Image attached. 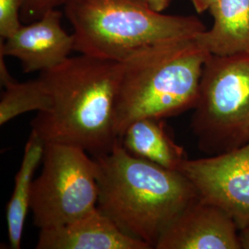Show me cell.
Returning a JSON list of instances; mask_svg holds the SVG:
<instances>
[{
  "mask_svg": "<svg viewBox=\"0 0 249 249\" xmlns=\"http://www.w3.org/2000/svg\"><path fill=\"white\" fill-rule=\"evenodd\" d=\"M121 63L80 53L40 72L50 96L49 108L38 112L32 131L45 143L79 147L97 157L119 143L116 100Z\"/></svg>",
  "mask_w": 249,
  "mask_h": 249,
  "instance_id": "obj_1",
  "label": "cell"
},
{
  "mask_svg": "<svg viewBox=\"0 0 249 249\" xmlns=\"http://www.w3.org/2000/svg\"><path fill=\"white\" fill-rule=\"evenodd\" d=\"M97 163V208L124 233L155 249L160 234L188 205L196 188L178 170L125 151L119 143Z\"/></svg>",
  "mask_w": 249,
  "mask_h": 249,
  "instance_id": "obj_2",
  "label": "cell"
},
{
  "mask_svg": "<svg viewBox=\"0 0 249 249\" xmlns=\"http://www.w3.org/2000/svg\"><path fill=\"white\" fill-rule=\"evenodd\" d=\"M210 55L195 36L151 45L121 61L116 100L118 138L137 120L164 119L193 109Z\"/></svg>",
  "mask_w": 249,
  "mask_h": 249,
  "instance_id": "obj_3",
  "label": "cell"
},
{
  "mask_svg": "<svg viewBox=\"0 0 249 249\" xmlns=\"http://www.w3.org/2000/svg\"><path fill=\"white\" fill-rule=\"evenodd\" d=\"M64 7L74 50L118 62L146 47L206 30L194 16L165 15L145 0H68Z\"/></svg>",
  "mask_w": 249,
  "mask_h": 249,
  "instance_id": "obj_4",
  "label": "cell"
},
{
  "mask_svg": "<svg viewBox=\"0 0 249 249\" xmlns=\"http://www.w3.org/2000/svg\"><path fill=\"white\" fill-rule=\"evenodd\" d=\"M193 110L200 151L216 155L249 142V52L208 57Z\"/></svg>",
  "mask_w": 249,
  "mask_h": 249,
  "instance_id": "obj_5",
  "label": "cell"
},
{
  "mask_svg": "<svg viewBox=\"0 0 249 249\" xmlns=\"http://www.w3.org/2000/svg\"><path fill=\"white\" fill-rule=\"evenodd\" d=\"M42 164L31 198L39 229L70 223L97 207V163L88 152L72 145L45 143Z\"/></svg>",
  "mask_w": 249,
  "mask_h": 249,
  "instance_id": "obj_6",
  "label": "cell"
},
{
  "mask_svg": "<svg viewBox=\"0 0 249 249\" xmlns=\"http://www.w3.org/2000/svg\"><path fill=\"white\" fill-rule=\"evenodd\" d=\"M178 171L198 198L228 214L238 230L249 223V142L211 157L185 160Z\"/></svg>",
  "mask_w": 249,
  "mask_h": 249,
  "instance_id": "obj_7",
  "label": "cell"
},
{
  "mask_svg": "<svg viewBox=\"0 0 249 249\" xmlns=\"http://www.w3.org/2000/svg\"><path fill=\"white\" fill-rule=\"evenodd\" d=\"M62 13L46 12L28 25H21L9 38L1 40L0 54L19 60L23 71L43 72L60 65L74 50V36L61 26Z\"/></svg>",
  "mask_w": 249,
  "mask_h": 249,
  "instance_id": "obj_8",
  "label": "cell"
},
{
  "mask_svg": "<svg viewBox=\"0 0 249 249\" xmlns=\"http://www.w3.org/2000/svg\"><path fill=\"white\" fill-rule=\"evenodd\" d=\"M156 249H241L238 227L223 210L197 198L170 223Z\"/></svg>",
  "mask_w": 249,
  "mask_h": 249,
  "instance_id": "obj_9",
  "label": "cell"
},
{
  "mask_svg": "<svg viewBox=\"0 0 249 249\" xmlns=\"http://www.w3.org/2000/svg\"><path fill=\"white\" fill-rule=\"evenodd\" d=\"M37 249H151L124 233L98 208L70 223L40 229Z\"/></svg>",
  "mask_w": 249,
  "mask_h": 249,
  "instance_id": "obj_10",
  "label": "cell"
},
{
  "mask_svg": "<svg viewBox=\"0 0 249 249\" xmlns=\"http://www.w3.org/2000/svg\"><path fill=\"white\" fill-rule=\"evenodd\" d=\"M213 24L196 36L214 55L249 52V0H219L210 9Z\"/></svg>",
  "mask_w": 249,
  "mask_h": 249,
  "instance_id": "obj_11",
  "label": "cell"
},
{
  "mask_svg": "<svg viewBox=\"0 0 249 249\" xmlns=\"http://www.w3.org/2000/svg\"><path fill=\"white\" fill-rule=\"evenodd\" d=\"M119 142L130 154L167 169L178 171L187 159L184 148L167 132L163 119L135 121L125 128Z\"/></svg>",
  "mask_w": 249,
  "mask_h": 249,
  "instance_id": "obj_12",
  "label": "cell"
},
{
  "mask_svg": "<svg viewBox=\"0 0 249 249\" xmlns=\"http://www.w3.org/2000/svg\"><path fill=\"white\" fill-rule=\"evenodd\" d=\"M45 143L35 132L27 141L22 160L15 177L14 189L7 205L9 247L20 249L28 211L31 210L34 174L43 159Z\"/></svg>",
  "mask_w": 249,
  "mask_h": 249,
  "instance_id": "obj_13",
  "label": "cell"
},
{
  "mask_svg": "<svg viewBox=\"0 0 249 249\" xmlns=\"http://www.w3.org/2000/svg\"><path fill=\"white\" fill-rule=\"evenodd\" d=\"M0 77L5 87L0 101L1 125L25 113L43 112L49 108V93L39 78L25 82H17L9 75L4 62L0 64Z\"/></svg>",
  "mask_w": 249,
  "mask_h": 249,
  "instance_id": "obj_14",
  "label": "cell"
},
{
  "mask_svg": "<svg viewBox=\"0 0 249 249\" xmlns=\"http://www.w3.org/2000/svg\"><path fill=\"white\" fill-rule=\"evenodd\" d=\"M24 0H0V36L5 40L21 26L20 16Z\"/></svg>",
  "mask_w": 249,
  "mask_h": 249,
  "instance_id": "obj_15",
  "label": "cell"
},
{
  "mask_svg": "<svg viewBox=\"0 0 249 249\" xmlns=\"http://www.w3.org/2000/svg\"><path fill=\"white\" fill-rule=\"evenodd\" d=\"M68 0H24L21 16L30 20L41 18L46 12L64 6Z\"/></svg>",
  "mask_w": 249,
  "mask_h": 249,
  "instance_id": "obj_16",
  "label": "cell"
},
{
  "mask_svg": "<svg viewBox=\"0 0 249 249\" xmlns=\"http://www.w3.org/2000/svg\"><path fill=\"white\" fill-rule=\"evenodd\" d=\"M192 5L194 6V9H196V12L202 13L210 9L216 4L219 0H190Z\"/></svg>",
  "mask_w": 249,
  "mask_h": 249,
  "instance_id": "obj_17",
  "label": "cell"
},
{
  "mask_svg": "<svg viewBox=\"0 0 249 249\" xmlns=\"http://www.w3.org/2000/svg\"><path fill=\"white\" fill-rule=\"evenodd\" d=\"M238 239L241 249H249V223L238 230Z\"/></svg>",
  "mask_w": 249,
  "mask_h": 249,
  "instance_id": "obj_18",
  "label": "cell"
},
{
  "mask_svg": "<svg viewBox=\"0 0 249 249\" xmlns=\"http://www.w3.org/2000/svg\"><path fill=\"white\" fill-rule=\"evenodd\" d=\"M151 9L157 12H162L169 5L170 0H145Z\"/></svg>",
  "mask_w": 249,
  "mask_h": 249,
  "instance_id": "obj_19",
  "label": "cell"
}]
</instances>
